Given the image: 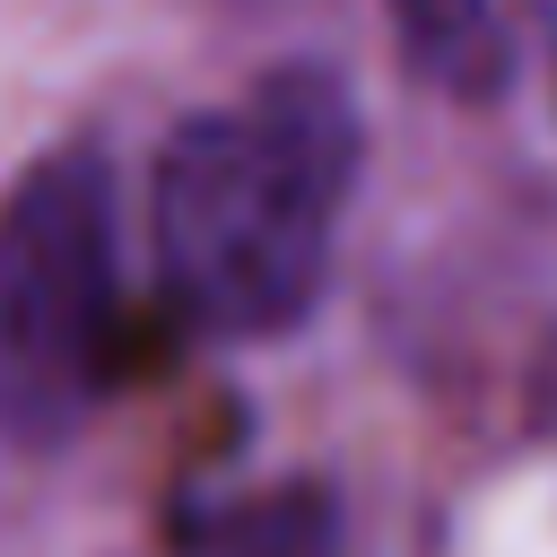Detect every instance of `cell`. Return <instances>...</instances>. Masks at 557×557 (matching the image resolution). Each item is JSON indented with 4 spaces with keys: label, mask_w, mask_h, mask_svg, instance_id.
<instances>
[{
    "label": "cell",
    "mask_w": 557,
    "mask_h": 557,
    "mask_svg": "<svg viewBox=\"0 0 557 557\" xmlns=\"http://www.w3.org/2000/svg\"><path fill=\"white\" fill-rule=\"evenodd\" d=\"M122 357V200L104 148H44L0 200V444L61 453Z\"/></svg>",
    "instance_id": "7a4b0ae2"
},
{
    "label": "cell",
    "mask_w": 557,
    "mask_h": 557,
    "mask_svg": "<svg viewBox=\"0 0 557 557\" xmlns=\"http://www.w3.org/2000/svg\"><path fill=\"white\" fill-rule=\"evenodd\" d=\"M357 157V96L322 61H287L252 96L191 113L148 174V252L174 313L209 339L296 331L331 278Z\"/></svg>",
    "instance_id": "6da1fadb"
},
{
    "label": "cell",
    "mask_w": 557,
    "mask_h": 557,
    "mask_svg": "<svg viewBox=\"0 0 557 557\" xmlns=\"http://www.w3.org/2000/svg\"><path fill=\"white\" fill-rule=\"evenodd\" d=\"M174 557H339V496L322 479L209 496L174 522Z\"/></svg>",
    "instance_id": "3957f363"
},
{
    "label": "cell",
    "mask_w": 557,
    "mask_h": 557,
    "mask_svg": "<svg viewBox=\"0 0 557 557\" xmlns=\"http://www.w3.org/2000/svg\"><path fill=\"white\" fill-rule=\"evenodd\" d=\"M540 426H557V339H548V357H540Z\"/></svg>",
    "instance_id": "5b68a950"
},
{
    "label": "cell",
    "mask_w": 557,
    "mask_h": 557,
    "mask_svg": "<svg viewBox=\"0 0 557 557\" xmlns=\"http://www.w3.org/2000/svg\"><path fill=\"white\" fill-rule=\"evenodd\" d=\"M400 61L444 87V96H496L513 70V35H505V0H383Z\"/></svg>",
    "instance_id": "277c9868"
}]
</instances>
